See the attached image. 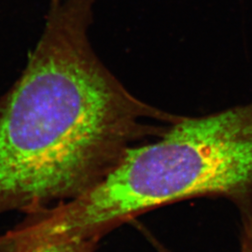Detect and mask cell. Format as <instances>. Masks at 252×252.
<instances>
[{"label":"cell","instance_id":"6da1fadb","mask_svg":"<svg viewBox=\"0 0 252 252\" xmlns=\"http://www.w3.org/2000/svg\"><path fill=\"white\" fill-rule=\"evenodd\" d=\"M94 0H52L21 78L0 103V214L79 196L135 142L180 119L136 98L89 39Z\"/></svg>","mask_w":252,"mask_h":252},{"label":"cell","instance_id":"7a4b0ae2","mask_svg":"<svg viewBox=\"0 0 252 252\" xmlns=\"http://www.w3.org/2000/svg\"><path fill=\"white\" fill-rule=\"evenodd\" d=\"M97 242L62 240L38 244L20 252H94Z\"/></svg>","mask_w":252,"mask_h":252},{"label":"cell","instance_id":"3957f363","mask_svg":"<svg viewBox=\"0 0 252 252\" xmlns=\"http://www.w3.org/2000/svg\"><path fill=\"white\" fill-rule=\"evenodd\" d=\"M243 227L241 237V252H252V207L242 210Z\"/></svg>","mask_w":252,"mask_h":252}]
</instances>
